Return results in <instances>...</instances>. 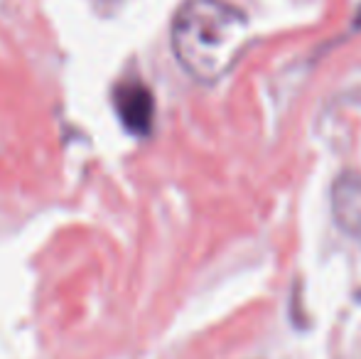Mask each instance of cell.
<instances>
[{
  "mask_svg": "<svg viewBox=\"0 0 361 359\" xmlns=\"http://www.w3.org/2000/svg\"><path fill=\"white\" fill-rule=\"evenodd\" d=\"M114 104L118 111V118L135 135H145L152 128L155 118V101L150 89L143 82H123L114 91Z\"/></svg>",
  "mask_w": 361,
  "mask_h": 359,
  "instance_id": "cell-2",
  "label": "cell"
},
{
  "mask_svg": "<svg viewBox=\"0 0 361 359\" xmlns=\"http://www.w3.org/2000/svg\"><path fill=\"white\" fill-rule=\"evenodd\" d=\"M332 217L352 239L361 241V175H339L332 185Z\"/></svg>",
  "mask_w": 361,
  "mask_h": 359,
  "instance_id": "cell-3",
  "label": "cell"
},
{
  "mask_svg": "<svg viewBox=\"0 0 361 359\" xmlns=\"http://www.w3.org/2000/svg\"><path fill=\"white\" fill-rule=\"evenodd\" d=\"M251 39V20L226 0H185L170 42L180 67L200 84H216L233 69Z\"/></svg>",
  "mask_w": 361,
  "mask_h": 359,
  "instance_id": "cell-1",
  "label": "cell"
}]
</instances>
